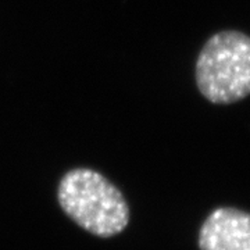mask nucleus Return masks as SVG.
<instances>
[{
    "label": "nucleus",
    "mask_w": 250,
    "mask_h": 250,
    "mask_svg": "<svg viewBox=\"0 0 250 250\" xmlns=\"http://www.w3.org/2000/svg\"><path fill=\"white\" fill-rule=\"evenodd\" d=\"M57 200L67 217L99 238L116 236L129 224V207L123 192L90 168L67 171L59 182Z\"/></svg>",
    "instance_id": "1"
},
{
    "label": "nucleus",
    "mask_w": 250,
    "mask_h": 250,
    "mask_svg": "<svg viewBox=\"0 0 250 250\" xmlns=\"http://www.w3.org/2000/svg\"><path fill=\"white\" fill-rule=\"evenodd\" d=\"M195 80L200 95L214 104H232L250 95V36L220 31L197 56Z\"/></svg>",
    "instance_id": "2"
},
{
    "label": "nucleus",
    "mask_w": 250,
    "mask_h": 250,
    "mask_svg": "<svg viewBox=\"0 0 250 250\" xmlns=\"http://www.w3.org/2000/svg\"><path fill=\"white\" fill-rule=\"evenodd\" d=\"M200 250H250V214L236 208H217L199 233Z\"/></svg>",
    "instance_id": "3"
}]
</instances>
